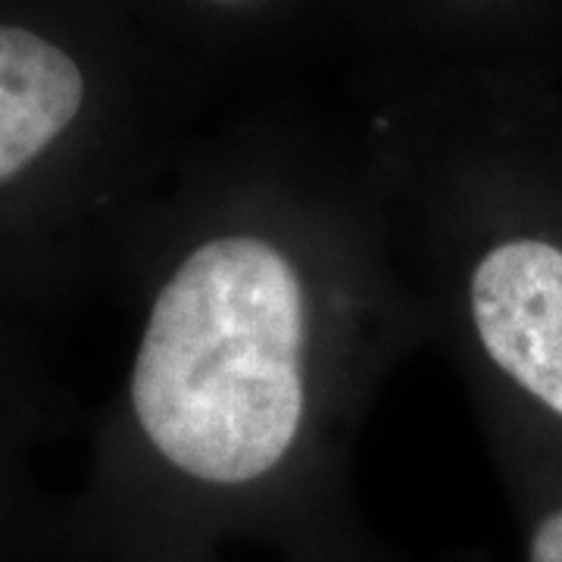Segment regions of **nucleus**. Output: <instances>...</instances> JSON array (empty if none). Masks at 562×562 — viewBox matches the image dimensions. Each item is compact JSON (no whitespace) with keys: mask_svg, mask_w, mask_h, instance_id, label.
I'll list each match as a JSON object with an SVG mask.
<instances>
[{"mask_svg":"<svg viewBox=\"0 0 562 562\" xmlns=\"http://www.w3.org/2000/svg\"><path fill=\"white\" fill-rule=\"evenodd\" d=\"M531 562H562V509L538 525L531 538Z\"/></svg>","mask_w":562,"mask_h":562,"instance_id":"obj_4","label":"nucleus"},{"mask_svg":"<svg viewBox=\"0 0 562 562\" xmlns=\"http://www.w3.org/2000/svg\"><path fill=\"white\" fill-rule=\"evenodd\" d=\"M310 303L279 244H198L160 288L132 369L147 443L184 475L247 484L288 460L306 419Z\"/></svg>","mask_w":562,"mask_h":562,"instance_id":"obj_1","label":"nucleus"},{"mask_svg":"<svg viewBox=\"0 0 562 562\" xmlns=\"http://www.w3.org/2000/svg\"><path fill=\"white\" fill-rule=\"evenodd\" d=\"M487 357L562 416V250L535 238L497 244L469 284Z\"/></svg>","mask_w":562,"mask_h":562,"instance_id":"obj_2","label":"nucleus"},{"mask_svg":"<svg viewBox=\"0 0 562 562\" xmlns=\"http://www.w3.org/2000/svg\"><path fill=\"white\" fill-rule=\"evenodd\" d=\"M79 63L20 25H0V184L60 138L79 116Z\"/></svg>","mask_w":562,"mask_h":562,"instance_id":"obj_3","label":"nucleus"}]
</instances>
